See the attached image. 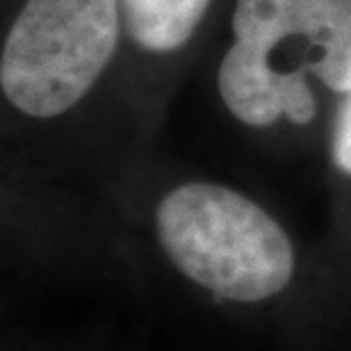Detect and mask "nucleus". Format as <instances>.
Masks as SVG:
<instances>
[{"label": "nucleus", "instance_id": "f257e3e1", "mask_svg": "<svg viewBox=\"0 0 351 351\" xmlns=\"http://www.w3.org/2000/svg\"><path fill=\"white\" fill-rule=\"evenodd\" d=\"M82 258L153 274L237 317L304 319L351 306L322 247L276 208L156 151L69 199L66 261Z\"/></svg>", "mask_w": 351, "mask_h": 351}, {"label": "nucleus", "instance_id": "f03ea898", "mask_svg": "<svg viewBox=\"0 0 351 351\" xmlns=\"http://www.w3.org/2000/svg\"><path fill=\"white\" fill-rule=\"evenodd\" d=\"M151 151L117 0H3V199L87 192Z\"/></svg>", "mask_w": 351, "mask_h": 351}, {"label": "nucleus", "instance_id": "39448f33", "mask_svg": "<svg viewBox=\"0 0 351 351\" xmlns=\"http://www.w3.org/2000/svg\"><path fill=\"white\" fill-rule=\"evenodd\" d=\"M322 171L328 213L319 247L351 301V91L333 114Z\"/></svg>", "mask_w": 351, "mask_h": 351}, {"label": "nucleus", "instance_id": "20e7f679", "mask_svg": "<svg viewBox=\"0 0 351 351\" xmlns=\"http://www.w3.org/2000/svg\"><path fill=\"white\" fill-rule=\"evenodd\" d=\"M139 132L156 149L182 82L201 64L223 0H117Z\"/></svg>", "mask_w": 351, "mask_h": 351}, {"label": "nucleus", "instance_id": "7ed1b4c3", "mask_svg": "<svg viewBox=\"0 0 351 351\" xmlns=\"http://www.w3.org/2000/svg\"><path fill=\"white\" fill-rule=\"evenodd\" d=\"M199 66L215 108L249 144L322 167L351 91V0H223Z\"/></svg>", "mask_w": 351, "mask_h": 351}]
</instances>
